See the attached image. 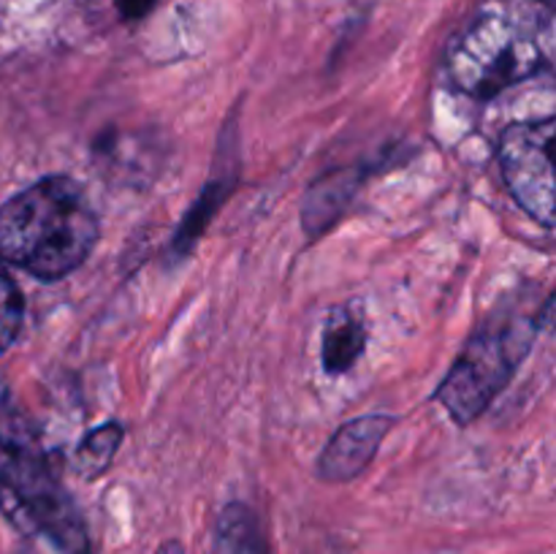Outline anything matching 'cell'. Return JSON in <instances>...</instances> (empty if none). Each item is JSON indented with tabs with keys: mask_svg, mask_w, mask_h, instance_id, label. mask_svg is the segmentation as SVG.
I'll return each mask as SVG.
<instances>
[{
	"mask_svg": "<svg viewBox=\"0 0 556 554\" xmlns=\"http://www.w3.org/2000/svg\"><path fill=\"white\" fill-rule=\"evenodd\" d=\"M22 320H25V299L20 286L0 266V353L14 345L22 331Z\"/></svg>",
	"mask_w": 556,
	"mask_h": 554,
	"instance_id": "cell-10",
	"label": "cell"
},
{
	"mask_svg": "<svg viewBox=\"0 0 556 554\" xmlns=\"http://www.w3.org/2000/svg\"><path fill=\"white\" fill-rule=\"evenodd\" d=\"M0 511L16 530L47 538L60 554H92L85 521L36 429L11 405H0Z\"/></svg>",
	"mask_w": 556,
	"mask_h": 554,
	"instance_id": "cell-3",
	"label": "cell"
},
{
	"mask_svg": "<svg viewBox=\"0 0 556 554\" xmlns=\"http://www.w3.org/2000/svg\"><path fill=\"white\" fill-rule=\"evenodd\" d=\"M212 554H266L255 516L242 503H231L217 519Z\"/></svg>",
	"mask_w": 556,
	"mask_h": 554,
	"instance_id": "cell-8",
	"label": "cell"
},
{
	"mask_svg": "<svg viewBox=\"0 0 556 554\" xmlns=\"http://www.w3.org/2000/svg\"><path fill=\"white\" fill-rule=\"evenodd\" d=\"M391 427H394V418L380 416V413L348 421L345 427L337 429L334 438L329 440L326 451L320 454L318 476L324 481H351V478H356L358 473L367 470L375 451L383 443Z\"/></svg>",
	"mask_w": 556,
	"mask_h": 554,
	"instance_id": "cell-6",
	"label": "cell"
},
{
	"mask_svg": "<svg viewBox=\"0 0 556 554\" xmlns=\"http://www.w3.org/2000/svg\"><path fill=\"white\" fill-rule=\"evenodd\" d=\"M157 3H161V0H114L119 16L128 22H136V20H141V16H147Z\"/></svg>",
	"mask_w": 556,
	"mask_h": 554,
	"instance_id": "cell-12",
	"label": "cell"
},
{
	"mask_svg": "<svg viewBox=\"0 0 556 554\" xmlns=\"http://www.w3.org/2000/svg\"><path fill=\"white\" fill-rule=\"evenodd\" d=\"M538 3H543V5H548V9H552V5H554V0H538Z\"/></svg>",
	"mask_w": 556,
	"mask_h": 554,
	"instance_id": "cell-14",
	"label": "cell"
},
{
	"mask_svg": "<svg viewBox=\"0 0 556 554\" xmlns=\"http://www.w3.org/2000/svg\"><path fill=\"white\" fill-rule=\"evenodd\" d=\"M226 193H228V185H223V182H215L212 188H206V193L201 196V201L193 206V212L185 217L182 228H179V234H177V248L179 250L190 248V242L199 237L201 228H204V223L210 221V215L217 210V204H220L223 196H226Z\"/></svg>",
	"mask_w": 556,
	"mask_h": 554,
	"instance_id": "cell-11",
	"label": "cell"
},
{
	"mask_svg": "<svg viewBox=\"0 0 556 554\" xmlns=\"http://www.w3.org/2000/svg\"><path fill=\"white\" fill-rule=\"evenodd\" d=\"M552 9L538 0H483L445 54L456 90L472 98L500 96L552 68Z\"/></svg>",
	"mask_w": 556,
	"mask_h": 554,
	"instance_id": "cell-1",
	"label": "cell"
},
{
	"mask_svg": "<svg viewBox=\"0 0 556 554\" xmlns=\"http://www.w3.org/2000/svg\"><path fill=\"white\" fill-rule=\"evenodd\" d=\"M541 324L538 313H508L489 320L476 337H470L438 389V400L456 421H476L492 405L530 353Z\"/></svg>",
	"mask_w": 556,
	"mask_h": 554,
	"instance_id": "cell-4",
	"label": "cell"
},
{
	"mask_svg": "<svg viewBox=\"0 0 556 554\" xmlns=\"http://www.w3.org/2000/svg\"><path fill=\"white\" fill-rule=\"evenodd\" d=\"M367 342L362 315L348 307L334 310L324 331V369L329 375H342L358 362Z\"/></svg>",
	"mask_w": 556,
	"mask_h": 554,
	"instance_id": "cell-7",
	"label": "cell"
},
{
	"mask_svg": "<svg viewBox=\"0 0 556 554\" xmlns=\"http://www.w3.org/2000/svg\"><path fill=\"white\" fill-rule=\"evenodd\" d=\"M98 215L71 177H43L0 206V259L38 280H63L98 242Z\"/></svg>",
	"mask_w": 556,
	"mask_h": 554,
	"instance_id": "cell-2",
	"label": "cell"
},
{
	"mask_svg": "<svg viewBox=\"0 0 556 554\" xmlns=\"http://www.w3.org/2000/svg\"><path fill=\"white\" fill-rule=\"evenodd\" d=\"M123 438H125V427L117 421H109L103 424V427L92 429L90 435L81 438V443L76 445L74 456H71V467H74V473H79L85 481H92V478L103 476L106 467L112 465Z\"/></svg>",
	"mask_w": 556,
	"mask_h": 554,
	"instance_id": "cell-9",
	"label": "cell"
},
{
	"mask_svg": "<svg viewBox=\"0 0 556 554\" xmlns=\"http://www.w3.org/2000/svg\"><path fill=\"white\" fill-rule=\"evenodd\" d=\"M157 554H185V549H182V543H179V541H168V543H163L161 549H157Z\"/></svg>",
	"mask_w": 556,
	"mask_h": 554,
	"instance_id": "cell-13",
	"label": "cell"
},
{
	"mask_svg": "<svg viewBox=\"0 0 556 554\" xmlns=\"http://www.w3.org/2000/svg\"><path fill=\"white\" fill-rule=\"evenodd\" d=\"M554 119L510 125L500 141V166L514 199L543 228H554Z\"/></svg>",
	"mask_w": 556,
	"mask_h": 554,
	"instance_id": "cell-5",
	"label": "cell"
}]
</instances>
